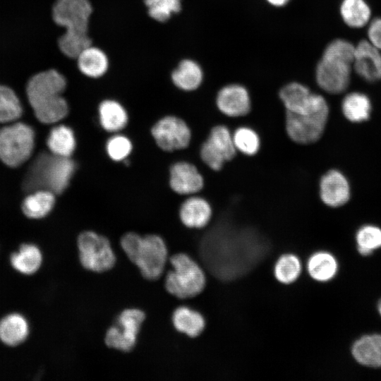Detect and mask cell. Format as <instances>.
Segmentation results:
<instances>
[{
	"label": "cell",
	"instance_id": "6da1fadb",
	"mask_svg": "<svg viewBox=\"0 0 381 381\" xmlns=\"http://www.w3.org/2000/svg\"><path fill=\"white\" fill-rule=\"evenodd\" d=\"M232 232H214L205 237L200 254L205 266L217 278L231 280L255 267L267 252L258 236Z\"/></svg>",
	"mask_w": 381,
	"mask_h": 381
},
{
	"label": "cell",
	"instance_id": "7a4b0ae2",
	"mask_svg": "<svg viewBox=\"0 0 381 381\" xmlns=\"http://www.w3.org/2000/svg\"><path fill=\"white\" fill-rule=\"evenodd\" d=\"M66 85L64 76L54 69L40 72L28 80L27 97L40 122L53 123L67 115L68 104L61 96Z\"/></svg>",
	"mask_w": 381,
	"mask_h": 381
},
{
	"label": "cell",
	"instance_id": "3957f363",
	"mask_svg": "<svg viewBox=\"0 0 381 381\" xmlns=\"http://www.w3.org/2000/svg\"><path fill=\"white\" fill-rule=\"evenodd\" d=\"M92 8L88 0H56L52 8L54 21L65 28L59 40L61 52L75 59L85 48L91 45L88 23Z\"/></svg>",
	"mask_w": 381,
	"mask_h": 381
},
{
	"label": "cell",
	"instance_id": "277c9868",
	"mask_svg": "<svg viewBox=\"0 0 381 381\" xmlns=\"http://www.w3.org/2000/svg\"><path fill=\"white\" fill-rule=\"evenodd\" d=\"M355 46L344 39H336L326 47L315 70L318 86L329 94L344 92L351 80Z\"/></svg>",
	"mask_w": 381,
	"mask_h": 381
},
{
	"label": "cell",
	"instance_id": "5b68a950",
	"mask_svg": "<svg viewBox=\"0 0 381 381\" xmlns=\"http://www.w3.org/2000/svg\"><path fill=\"white\" fill-rule=\"evenodd\" d=\"M121 246L131 262L147 279L155 280L163 273L168 258L164 240L157 235L141 236L134 232L124 234Z\"/></svg>",
	"mask_w": 381,
	"mask_h": 381
},
{
	"label": "cell",
	"instance_id": "8992f818",
	"mask_svg": "<svg viewBox=\"0 0 381 381\" xmlns=\"http://www.w3.org/2000/svg\"><path fill=\"white\" fill-rule=\"evenodd\" d=\"M74 171L75 163L70 157L42 152L29 168L23 188L30 192L47 190L60 194L67 188Z\"/></svg>",
	"mask_w": 381,
	"mask_h": 381
},
{
	"label": "cell",
	"instance_id": "52a82bcc",
	"mask_svg": "<svg viewBox=\"0 0 381 381\" xmlns=\"http://www.w3.org/2000/svg\"><path fill=\"white\" fill-rule=\"evenodd\" d=\"M329 114V109L326 99L317 94L313 104L307 111L299 114L285 111V133L296 144H313L322 136Z\"/></svg>",
	"mask_w": 381,
	"mask_h": 381
},
{
	"label": "cell",
	"instance_id": "ba28073f",
	"mask_svg": "<svg viewBox=\"0 0 381 381\" xmlns=\"http://www.w3.org/2000/svg\"><path fill=\"white\" fill-rule=\"evenodd\" d=\"M172 269L165 279L167 291L179 298L197 296L205 288L206 278L199 265L189 255L177 253L169 259Z\"/></svg>",
	"mask_w": 381,
	"mask_h": 381
},
{
	"label": "cell",
	"instance_id": "9c48e42d",
	"mask_svg": "<svg viewBox=\"0 0 381 381\" xmlns=\"http://www.w3.org/2000/svg\"><path fill=\"white\" fill-rule=\"evenodd\" d=\"M35 145V131L24 123H16L0 129V159L16 167L30 157Z\"/></svg>",
	"mask_w": 381,
	"mask_h": 381
},
{
	"label": "cell",
	"instance_id": "30bf717a",
	"mask_svg": "<svg viewBox=\"0 0 381 381\" xmlns=\"http://www.w3.org/2000/svg\"><path fill=\"white\" fill-rule=\"evenodd\" d=\"M79 260L82 266L95 272L111 269L116 263V255L109 241L94 231L81 233L77 240Z\"/></svg>",
	"mask_w": 381,
	"mask_h": 381
},
{
	"label": "cell",
	"instance_id": "8fae6325",
	"mask_svg": "<svg viewBox=\"0 0 381 381\" xmlns=\"http://www.w3.org/2000/svg\"><path fill=\"white\" fill-rule=\"evenodd\" d=\"M236 155L232 133L224 124L212 127L200 148V159L214 171H221Z\"/></svg>",
	"mask_w": 381,
	"mask_h": 381
},
{
	"label": "cell",
	"instance_id": "7c38bea8",
	"mask_svg": "<svg viewBox=\"0 0 381 381\" xmlns=\"http://www.w3.org/2000/svg\"><path fill=\"white\" fill-rule=\"evenodd\" d=\"M145 319V313L138 308L123 310L117 317L116 325L111 326L105 334L107 346L125 352L132 350Z\"/></svg>",
	"mask_w": 381,
	"mask_h": 381
},
{
	"label": "cell",
	"instance_id": "4fadbf2b",
	"mask_svg": "<svg viewBox=\"0 0 381 381\" xmlns=\"http://www.w3.org/2000/svg\"><path fill=\"white\" fill-rule=\"evenodd\" d=\"M157 145L164 151L173 152L186 148L191 140V131L181 118L167 116L152 128Z\"/></svg>",
	"mask_w": 381,
	"mask_h": 381
},
{
	"label": "cell",
	"instance_id": "5bb4252c",
	"mask_svg": "<svg viewBox=\"0 0 381 381\" xmlns=\"http://www.w3.org/2000/svg\"><path fill=\"white\" fill-rule=\"evenodd\" d=\"M217 109L225 116L240 118L251 110V99L247 89L238 84L222 87L216 97Z\"/></svg>",
	"mask_w": 381,
	"mask_h": 381
},
{
	"label": "cell",
	"instance_id": "9a60e30c",
	"mask_svg": "<svg viewBox=\"0 0 381 381\" xmlns=\"http://www.w3.org/2000/svg\"><path fill=\"white\" fill-rule=\"evenodd\" d=\"M169 185L179 195H193L202 190L205 179L195 165L181 161L170 168Z\"/></svg>",
	"mask_w": 381,
	"mask_h": 381
},
{
	"label": "cell",
	"instance_id": "2e32d148",
	"mask_svg": "<svg viewBox=\"0 0 381 381\" xmlns=\"http://www.w3.org/2000/svg\"><path fill=\"white\" fill-rule=\"evenodd\" d=\"M319 195L321 201L331 207L345 205L350 198V186L345 176L337 169L324 174L319 183Z\"/></svg>",
	"mask_w": 381,
	"mask_h": 381
},
{
	"label": "cell",
	"instance_id": "e0dca14e",
	"mask_svg": "<svg viewBox=\"0 0 381 381\" xmlns=\"http://www.w3.org/2000/svg\"><path fill=\"white\" fill-rule=\"evenodd\" d=\"M353 68L368 82L381 80V51L368 40L360 41L355 46Z\"/></svg>",
	"mask_w": 381,
	"mask_h": 381
},
{
	"label": "cell",
	"instance_id": "ac0fdd59",
	"mask_svg": "<svg viewBox=\"0 0 381 381\" xmlns=\"http://www.w3.org/2000/svg\"><path fill=\"white\" fill-rule=\"evenodd\" d=\"M212 217V208L205 198L190 195L181 205L179 217L186 226L202 229L206 226Z\"/></svg>",
	"mask_w": 381,
	"mask_h": 381
},
{
	"label": "cell",
	"instance_id": "d6986e66",
	"mask_svg": "<svg viewBox=\"0 0 381 381\" xmlns=\"http://www.w3.org/2000/svg\"><path fill=\"white\" fill-rule=\"evenodd\" d=\"M354 359L370 368L381 367V334L364 335L357 339L351 348Z\"/></svg>",
	"mask_w": 381,
	"mask_h": 381
},
{
	"label": "cell",
	"instance_id": "ffe728a7",
	"mask_svg": "<svg viewBox=\"0 0 381 381\" xmlns=\"http://www.w3.org/2000/svg\"><path fill=\"white\" fill-rule=\"evenodd\" d=\"M314 94L306 85L293 82L279 90V97L285 111L301 113L311 105Z\"/></svg>",
	"mask_w": 381,
	"mask_h": 381
},
{
	"label": "cell",
	"instance_id": "44dd1931",
	"mask_svg": "<svg viewBox=\"0 0 381 381\" xmlns=\"http://www.w3.org/2000/svg\"><path fill=\"white\" fill-rule=\"evenodd\" d=\"M29 325L22 315L11 313L0 320V340L6 345L16 346L25 341Z\"/></svg>",
	"mask_w": 381,
	"mask_h": 381
},
{
	"label": "cell",
	"instance_id": "7402d4cb",
	"mask_svg": "<svg viewBox=\"0 0 381 381\" xmlns=\"http://www.w3.org/2000/svg\"><path fill=\"white\" fill-rule=\"evenodd\" d=\"M80 71L90 78H99L108 69V58L100 49L91 45L83 49L75 58Z\"/></svg>",
	"mask_w": 381,
	"mask_h": 381
},
{
	"label": "cell",
	"instance_id": "603a6c76",
	"mask_svg": "<svg viewBox=\"0 0 381 381\" xmlns=\"http://www.w3.org/2000/svg\"><path fill=\"white\" fill-rule=\"evenodd\" d=\"M40 249L31 243L23 244L10 258L12 267L23 274H32L40 268L42 263Z\"/></svg>",
	"mask_w": 381,
	"mask_h": 381
},
{
	"label": "cell",
	"instance_id": "cb8c5ba5",
	"mask_svg": "<svg viewBox=\"0 0 381 381\" xmlns=\"http://www.w3.org/2000/svg\"><path fill=\"white\" fill-rule=\"evenodd\" d=\"M202 77L200 66L190 59L181 61L171 74L174 84L184 91H193L199 87Z\"/></svg>",
	"mask_w": 381,
	"mask_h": 381
},
{
	"label": "cell",
	"instance_id": "d4e9b609",
	"mask_svg": "<svg viewBox=\"0 0 381 381\" xmlns=\"http://www.w3.org/2000/svg\"><path fill=\"white\" fill-rule=\"evenodd\" d=\"M341 111L344 117L349 121L363 122L370 117L371 102L366 95L352 92L344 97L341 102Z\"/></svg>",
	"mask_w": 381,
	"mask_h": 381
},
{
	"label": "cell",
	"instance_id": "484cf974",
	"mask_svg": "<svg viewBox=\"0 0 381 381\" xmlns=\"http://www.w3.org/2000/svg\"><path fill=\"white\" fill-rule=\"evenodd\" d=\"M172 322L177 331L190 337L200 334L205 326L200 313L185 306L179 307L174 311Z\"/></svg>",
	"mask_w": 381,
	"mask_h": 381
},
{
	"label": "cell",
	"instance_id": "4316f807",
	"mask_svg": "<svg viewBox=\"0 0 381 381\" xmlns=\"http://www.w3.org/2000/svg\"><path fill=\"white\" fill-rule=\"evenodd\" d=\"M54 193L47 190H35L26 197L22 203V210L29 218L40 219L47 216L52 210Z\"/></svg>",
	"mask_w": 381,
	"mask_h": 381
},
{
	"label": "cell",
	"instance_id": "83f0119b",
	"mask_svg": "<svg viewBox=\"0 0 381 381\" xmlns=\"http://www.w3.org/2000/svg\"><path fill=\"white\" fill-rule=\"evenodd\" d=\"M340 14L346 25L352 28H361L369 23L371 10L365 0H343Z\"/></svg>",
	"mask_w": 381,
	"mask_h": 381
},
{
	"label": "cell",
	"instance_id": "f1b7e54d",
	"mask_svg": "<svg viewBox=\"0 0 381 381\" xmlns=\"http://www.w3.org/2000/svg\"><path fill=\"white\" fill-rule=\"evenodd\" d=\"M307 269L313 279L318 282H327L332 279L337 274L338 264L331 253L320 251L310 257Z\"/></svg>",
	"mask_w": 381,
	"mask_h": 381
},
{
	"label": "cell",
	"instance_id": "f546056e",
	"mask_svg": "<svg viewBox=\"0 0 381 381\" xmlns=\"http://www.w3.org/2000/svg\"><path fill=\"white\" fill-rule=\"evenodd\" d=\"M99 121L107 131H118L124 128L128 116L124 108L114 100H104L99 107Z\"/></svg>",
	"mask_w": 381,
	"mask_h": 381
},
{
	"label": "cell",
	"instance_id": "4dcf8cb0",
	"mask_svg": "<svg viewBox=\"0 0 381 381\" xmlns=\"http://www.w3.org/2000/svg\"><path fill=\"white\" fill-rule=\"evenodd\" d=\"M47 145L52 153L62 157H70L75 147L73 131L65 125L53 128L48 135Z\"/></svg>",
	"mask_w": 381,
	"mask_h": 381
},
{
	"label": "cell",
	"instance_id": "1f68e13d",
	"mask_svg": "<svg viewBox=\"0 0 381 381\" xmlns=\"http://www.w3.org/2000/svg\"><path fill=\"white\" fill-rule=\"evenodd\" d=\"M232 135L237 152L247 157L255 156L259 152L261 147L260 137L253 128L248 126H238Z\"/></svg>",
	"mask_w": 381,
	"mask_h": 381
},
{
	"label": "cell",
	"instance_id": "d6a6232c",
	"mask_svg": "<svg viewBox=\"0 0 381 381\" xmlns=\"http://www.w3.org/2000/svg\"><path fill=\"white\" fill-rule=\"evenodd\" d=\"M22 112V105L16 92L11 88L0 85V122L16 121Z\"/></svg>",
	"mask_w": 381,
	"mask_h": 381
},
{
	"label": "cell",
	"instance_id": "836d02e7",
	"mask_svg": "<svg viewBox=\"0 0 381 381\" xmlns=\"http://www.w3.org/2000/svg\"><path fill=\"white\" fill-rule=\"evenodd\" d=\"M301 272V264L294 255L286 254L281 256L274 266V276L281 283L289 284L295 282Z\"/></svg>",
	"mask_w": 381,
	"mask_h": 381
},
{
	"label": "cell",
	"instance_id": "e575fe53",
	"mask_svg": "<svg viewBox=\"0 0 381 381\" xmlns=\"http://www.w3.org/2000/svg\"><path fill=\"white\" fill-rule=\"evenodd\" d=\"M356 240L358 253L369 255L381 247V229L373 225L363 226L358 230Z\"/></svg>",
	"mask_w": 381,
	"mask_h": 381
},
{
	"label": "cell",
	"instance_id": "d590c367",
	"mask_svg": "<svg viewBox=\"0 0 381 381\" xmlns=\"http://www.w3.org/2000/svg\"><path fill=\"white\" fill-rule=\"evenodd\" d=\"M150 16L159 22L168 20L180 11L181 0H144Z\"/></svg>",
	"mask_w": 381,
	"mask_h": 381
},
{
	"label": "cell",
	"instance_id": "8d00e7d4",
	"mask_svg": "<svg viewBox=\"0 0 381 381\" xmlns=\"http://www.w3.org/2000/svg\"><path fill=\"white\" fill-rule=\"evenodd\" d=\"M132 145L129 139L123 135L111 137L107 143L109 156L115 161L124 159L131 152Z\"/></svg>",
	"mask_w": 381,
	"mask_h": 381
},
{
	"label": "cell",
	"instance_id": "74e56055",
	"mask_svg": "<svg viewBox=\"0 0 381 381\" xmlns=\"http://www.w3.org/2000/svg\"><path fill=\"white\" fill-rule=\"evenodd\" d=\"M368 41L381 51V18L371 20L368 28Z\"/></svg>",
	"mask_w": 381,
	"mask_h": 381
},
{
	"label": "cell",
	"instance_id": "f35d334b",
	"mask_svg": "<svg viewBox=\"0 0 381 381\" xmlns=\"http://www.w3.org/2000/svg\"><path fill=\"white\" fill-rule=\"evenodd\" d=\"M270 4L274 6H283L286 4L289 0H267Z\"/></svg>",
	"mask_w": 381,
	"mask_h": 381
},
{
	"label": "cell",
	"instance_id": "ab89813d",
	"mask_svg": "<svg viewBox=\"0 0 381 381\" xmlns=\"http://www.w3.org/2000/svg\"><path fill=\"white\" fill-rule=\"evenodd\" d=\"M377 309L380 315H381V300L378 303Z\"/></svg>",
	"mask_w": 381,
	"mask_h": 381
}]
</instances>
